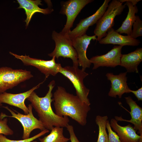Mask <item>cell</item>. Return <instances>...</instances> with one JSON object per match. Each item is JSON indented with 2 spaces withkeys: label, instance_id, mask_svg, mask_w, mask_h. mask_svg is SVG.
Wrapping results in <instances>:
<instances>
[{
  "label": "cell",
  "instance_id": "ffe728a7",
  "mask_svg": "<svg viewBox=\"0 0 142 142\" xmlns=\"http://www.w3.org/2000/svg\"><path fill=\"white\" fill-rule=\"evenodd\" d=\"M125 4L128 8L127 15L121 26L115 31L120 34L125 33L128 36H130L132 26L135 19V14L138 12V9L136 5L133 6L130 2H126Z\"/></svg>",
  "mask_w": 142,
  "mask_h": 142
},
{
  "label": "cell",
  "instance_id": "d4e9b609",
  "mask_svg": "<svg viewBox=\"0 0 142 142\" xmlns=\"http://www.w3.org/2000/svg\"><path fill=\"white\" fill-rule=\"evenodd\" d=\"M106 128L108 132V142H121L116 133L112 130L110 122L108 120L106 123Z\"/></svg>",
  "mask_w": 142,
  "mask_h": 142
},
{
  "label": "cell",
  "instance_id": "ba28073f",
  "mask_svg": "<svg viewBox=\"0 0 142 142\" xmlns=\"http://www.w3.org/2000/svg\"><path fill=\"white\" fill-rule=\"evenodd\" d=\"M10 54L13 55L17 59L20 60L24 65L31 66L37 68L45 76V78H48L49 75L54 76L59 73L62 66L60 64L56 63L55 62V57H52L50 60H46L30 57L29 55H19L9 52Z\"/></svg>",
  "mask_w": 142,
  "mask_h": 142
},
{
  "label": "cell",
  "instance_id": "30bf717a",
  "mask_svg": "<svg viewBox=\"0 0 142 142\" xmlns=\"http://www.w3.org/2000/svg\"><path fill=\"white\" fill-rule=\"evenodd\" d=\"M110 0H105L101 6L92 15L81 20L76 27L68 33L69 38L72 39L86 34L90 26L96 23L106 10Z\"/></svg>",
  "mask_w": 142,
  "mask_h": 142
},
{
  "label": "cell",
  "instance_id": "6da1fadb",
  "mask_svg": "<svg viewBox=\"0 0 142 142\" xmlns=\"http://www.w3.org/2000/svg\"><path fill=\"white\" fill-rule=\"evenodd\" d=\"M55 114L59 116H69L82 126L87 123V117L91 108L76 95L67 92L61 86L53 95Z\"/></svg>",
  "mask_w": 142,
  "mask_h": 142
},
{
  "label": "cell",
  "instance_id": "52a82bcc",
  "mask_svg": "<svg viewBox=\"0 0 142 142\" xmlns=\"http://www.w3.org/2000/svg\"><path fill=\"white\" fill-rule=\"evenodd\" d=\"M3 107L8 110L12 115H7L2 113L0 115V119L8 117L14 118L18 120L23 127V139L29 138L31 132L34 129H38L42 131L45 129L41 122L34 116L32 112L33 107L31 104L28 105L29 112L27 114H22L13 109V111L8 106Z\"/></svg>",
  "mask_w": 142,
  "mask_h": 142
},
{
  "label": "cell",
  "instance_id": "cb8c5ba5",
  "mask_svg": "<svg viewBox=\"0 0 142 142\" xmlns=\"http://www.w3.org/2000/svg\"><path fill=\"white\" fill-rule=\"evenodd\" d=\"M8 120L7 118L0 119V134L6 136L13 134V131L7 124Z\"/></svg>",
  "mask_w": 142,
  "mask_h": 142
},
{
  "label": "cell",
  "instance_id": "4fadbf2b",
  "mask_svg": "<svg viewBox=\"0 0 142 142\" xmlns=\"http://www.w3.org/2000/svg\"><path fill=\"white\" fill-rule=\"evenodd\" d=\"M40 83L37 85L26 92L18 94H12L6 92L0 93V106L2 103L7 104L19 108L22 110L25 114L29 112L28 109L25 103V100L32 92L39 87L40 85L45 81Z\"/></svg>",
  "mask_w": 142,
  "mask_h": 142
},
{
  "label": "cell",
  "instance_id": "3957f363",
  "mask_svg": "<svg viewBox=\"0 0 142 142\" xmlns=\"http://www.w3.org/2000/svg\"><path fill=\"white\" fill-rule=\"evenodd\" d=\"M119 0H113L104 14L96 23L94 33L99 41L106 35L108 31L112 28L114 24V19L116 16L120 14L126 7L125 4Z\"/></svg>",
  "mask_w": 142,
  "mask_h": 142
},
{
  "label": "cell",
  "instance_id": "9c48e42d",
  "mask_svg": "<svg viewBox=\"0 0 142 142\" xmlns=\"http://www.w3.org/2000/svg\"><path fill=\"white\" fill-rule=\"evenodd\" d=\"M92 0H69L62 2L60 13L66 15L67 21L61 33L68 35L71 31L76 17L87 4L93 1Z\"/></svg>",
  "mask_w": 142,
  "mask_h": 142
},
{
  "label": "cell",
  "instance_id": "d6986e66",
  "mask_svg": "<svg viewBox=\"0 0 142 142\" xmlns=\"http://www.w3.org/2000/svg\"><path fill=\"white\" fill-rule=\"evenodd\" d=\"M142 61V48H138L128 54H121L119 65L124 67L127 72L138 73V66Z\"/></svg>",
  "mask_w": 142,
  "mask_h": 142
},
{
  "label": "cell",
  "instance_id": "7402d4cb",
  "mask_svg": "<svg viewBox=\"0 0 142 142\" xmlns=\"http://www.w3.org/2000/svg\"><path fill=\"white\" fill-rule=\"evenodd\" d=\"M108 117L106 116H96L95 121L98 127L99 134L97 142H108V136L107 133L106 123Z\"/></svg>",
  "mask_w": 142,
  "mask_h": 142
},
{
  "label": "cell",
  "instance_id": "f546056e",
  "mask_svg": "<svg viewBox=\"0 0 142 142\" xmlns=\"http://www.w3.org/2000/svg\"><path fill=\"white\" fill-rule=\"evenodd\" d=\"M141 0H119V1L123 3L124 2H129L131 3L133 6H135L136 5L137 3Z\"/></svg>",
  "mask_w": 142,
  "mask_h": 142
},
{
  "label": "cell",
  "instance_id": "277c9868",
  "mask_svg": "<svg viewBox=\"0 0 142 142\" xmlns=\"http://www.w3.org/2000/svg\"><path fill=\"white\" fill-rule=\"evenodd\" d=\"M52 37L55 42V47L54 50L48 55L57 59L60 57L70 58L72 60L73 66L78 67L79 65L78 54L68 36L54 31Z\"/></svg>",
  "mask_w": 142,
  "mask_h": 142
},
{
  "label": "cell",
  "instance_id": "5bb4252c",
  "mask_svg": "<svg viewBox=\"0 0 142 142\" xmlns=\"http://www.w3.org/2000/svg\"><path fill=\"white\" fill-rule=\"evenodd\" d=\"M127 72L121 73L118 75H114L113 73H108L106 76L108 80L111 82V87L109 92V96L116 98L118 96L121 98L125 93H129L131 89L127 83Z\"/></svg>",
  "mask_w": 142,
  "mask_h": 142
},
{
  "label": "cell",
  "instance_id": "7c38bea8",
  "mask_svg": "<svg viewBox=\"0 0 142 142\" xmlns=\"http://www.w3.org/2000/svg\"><path fill=\"white\" fill-rule=\"evenodd\" d=\"M71 40L73 46L78 54L79 65L82 67L83 70L85 71L86 68L90 67L92 64L87 56V49L91 40L97 41L96 36L95 35L89 36L86 34Z\"/></svg>",
  "mask_w": 142,
  "mask_h": 142
},
{
  "label": "cell",
  "instance_id": "2e32d148",
  "mask_svg": "<svg viewBox=\"0 0 142 142\" xmlns=\"http://www.w3.org/2000/svg\"><path fill=\"white\" fill-rule=\"evenodd\" d=\"M99 41L101 44H112L123 46L125 45L137 46L140 41L129 36H123L116 32L112 28L107 32L106 36Z\"/></svg>",
  "mask_w": 142,
  "mask_h": 142
},
{
  "label": "cell",
  "instance_id": "4dcf8cb0",
  "mask_svg": "<svg viewBox=\"0 0 142 142\" xmlns=\"http://www.w3.org/2000/svg\"><path fill=\"white\" fill-rule=\"evenodd\" d=\"M32 142H38L37 141H33Z\"/></svg>",
  "mask_w": 142,
  "mask_h": 142
},
{
  "label": "cell",
  "instance_id": "5b68a950",
  "mask_svg": "<svg viewBox=\"0 0 142 142\" xmlns=\"http://www.w3.org/2000/svg\"><path fill=\"white\" fill-rule=\"evenodd\" d=\"M59 73L67 78L72 83L76 91V96L83 102L90 105L88 97L90 90L84 85L83 80L88 74L78 67L66 66L62 67Z\"/></svg>",
  "mask_w": 142,
  "mask_h": 142
},
{
  "label": "cell",
  "instance_id": "8fae6325",
  "mask_svg": "<svg viewBox=\"0 0 142 142\" xmlns=\"http://www.w3.org/2000/svg\"><path fill=\"white\" fill-rule=\"evenodd\" d=\"M123 47L121 45H115L105 54L91 58L90 60L94 65L93 69L100 67H115L120 65Z\"/></svg>",
  "mask_w": 142,
  "mask_h": 142
},
{
  "label": "cell",
  "instance_id": "44dd1931",
  "mask_svg": "<svg viewBox=\"0 0 142 142\" xmlns=\"http://www.w3.org/2000/svg\"><path fill=\"white\" fill-rule=\"evenodd\" d=\"M50 134L42 138H38L40 142H67L70 138L65 137L63 135V127L55 126L51 130Z\"/></svg>",
  "mask_w": 142,
  "mask_h": 142
},
{
  "label": "cell",
  "instance_id": "4316f807",
  "mask_svg": "<svg viewBox=\"0 0 142 142\" xmlns=\"http://www.w3.org/2000/svg\"><path fill=\"white\" fill-rule=\"evenodd\" d=\"M70 135V139L71 142H81L80 141L77 137L74 131L73 126L68 125L66 127Z\"/></svg>",
  "mask_w": 142,
  "mask_h": 142
},
{
  "label": "cell",
  "instance_id": "9a60e30c",
  "mask_svg": "<svg viewBox=\"0 0 142 142\" xmlns=\"http://www.w3.org/2000/svg\"><path fill=\"white\" fill-rule=\"evenodd\" d=\"M126 103L129 105L130 111L129 112L131 118L130 120L124 119L121 116H115V119L118 121L128 122L134 125L133 128L137 131L142 140V108L138 105L131 97H125Z\"/></svg>",
  "mask_w": 142,
  "mask_h": 142
},
{
  "label": "cell",
  "instance_id": "8992f818",
  "mask_svg": "<svg viewBox=\"0 0 142 142\" xmlns=\"http://www.w3.org/2000/svg\"><path fill=\"white\" fill-rule=\"evenodd\" d=\"M26 70L13 69L7 67L0 68V93L11 89L21 83L33 77Z\"/></svg>",
  "mask_w": 142,
  "mask_h": 142
},
{
  "label": "cell",
  "instance_id": "484cf974",
  "mask_svg": "<svg viewBox=\"0 0 142 142\" xmlns=\"http://www.w3.org/2000/svg\"><path fill=\"white\" fill-rule=\"evenodd\" d=\"M49 132V130L47 129H45L38 134L28 138L23 139L20 140H18L17 142H31L33 141L37 138H39L42 136L44 135L45 134Z\"/></svg>",
  "mask_w": 142,
  "mask_h": 142
},
{
  "label": "cell",
  "instance_id": "83f0119b",
  "mask_svg": "<svg viewBox=\"0 0 142 142\" xmlns=\"http://www.w3.org/2000/svg\"><path fill=\"white\" fill-rule=\"evenodd\" d=\"M130 92L133 93L137 98L138 101L142 100V87L136 90H130Z\"/></svg>",
  "mask_w": 142,
  "mask_h": 142
},
{
  "label": "cell",
  "instance_id": "f1b7e54d",
  "mask_svg": "<svg viewBox=\"0 0 142 142\" xmlns=\"http://www.w3.org/2000/svg\"><path fill=\"white\" fill-rule=\"evenodd\" d=\"M18 141L8 139L2 134H0V142H17Z\"/></svg>",
  "mask_w": 142,
  "mask_h": 142
},
{
  "label": "cell",
  "instance_id": "7a4b0ae2",
  "mask_svg": "<svg viewBox=\"0 0 142 142\" xmlns=\"http://www.w3.org/2000/svg\"><path fill=\"white\" fill-rule=\"evenodd\" d=\"M55 85L54 80L50 82L48 86V90L44 97H39L33 91L27 98L37 113L39 120L45 128L50 130L54 126L66 127L69 122L68 116H59L53 112L52 108L51 103L53 101L52 92Z\"/></svg>",
  "mask_w": 142,
  "mask_h": 142
},
{
  "label": "cell",
  "instance_id": "603a6c76",
  "mask_svg": "<svg viewBox=\"0 0 142 142\" xmlns=\"http://www.w3.org/2000/svg\"><path fill=\"white\" fill-rule=\"evenodd\" d=\"M132 26V33L130 36L133 38L142 36V21L139 17L136 16L135 21Z\"/></svg>",
  "mask_w": 142,
  "mask_h": 142
},
{
  "label": "cell",
  "instance_id": "e0dca14e",
  "mask_svg": "<svg viewBox=\"0 0 142 142\" xmlns=\"http://www.w3.org/2000/svg\"><path fill=\"white\" fill-rule=\"evenodd\" d=\"M110 123L111 128L117 133L121 142H142L140 136L136 133V131L131 125L121 126L114 118L111 119Z\"/></svg>",
  "mask_w": 142,
  "mask_h": 142
},
{
  "label": "cell",
  "instance_id": "ac0fdd59",
  "mask_svg": "<svg viewBox=\"0 0 142 142\" xmlns=\"http://www.w3.org/2000/svg\"><path fill=\"white\" fill-rule=\"evenodd\" d=\"M17 1L19 5L18 8H23L25 12L27 17L24 22L26 23V27L28 26L32 17L36 13L39 12L44 14H48L53 11V9H42L39 7V5H42L41 3L42 1L40 0H17Z\"/></svg>",
  "mask_w": 142,
  "mask_h": 142
}]
</instances>
